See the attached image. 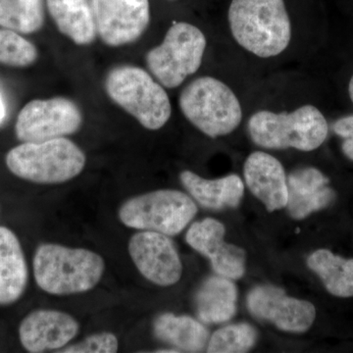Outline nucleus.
<instances>
[{
    "label": "nucleus",
    "mask_w": 353,
    "mask_h": 353,
    "mask_svg": "<svg viewBox=\"0 0 353 353\" xmlns=\"http://www.w3.org/2000/svg\"><path fill=\"white\" fill-rule=\"evenodd\" d=\"M228 20L234 41L255 57H278L290 46L292 23L284 0H232Z\"/></svg>",
    "instance_id": "nucleus-1"
},
{
    "label": "nucleus",
    "mask_w": 353,
    "mask_h": 353,
    "mask_svg": "<svg viewBox=\"0 0 353 353\" xmlns=\"http://www.w3.org/2000/svg\"><path fill=\"white\" fill-rule=\"evenodd\" d=\"M32 268L43 292L69 296L94 289L101 282L105 263L101 255L85 248L44 243L37 248Z\"/></svg>",
    "instance_id": "nucleus-2"
},
{
    "label": "nucleus",
    "mask_w": 353,
    "mask_h": 353,
    "mask_svg": "<svg viewBox=\"0 0 353 353\" xmlns=\"http://www.w3.org/2000/svg\"><path fill=\"white\" fill-rule=\"evenodd\" d=\"M248 131L263 148L313 152L326 141L329 126L321 111L307 104L292 112L257 111L248 120Z\"/></svg>",
    "instance_id": "nucleus-3"
},
{
    "label": "nucleus",
    "mask_w": 353,
    "mask_h": 353,
    "mask_svg": "<svg viewBox=\"0 0 353 353\" xmlns=\"http://www.w3.org/2000/svg\"><path fill=\"white\" fill-rule=\"evenodd\" d=\"M6 162L9 171L18 178L52 185L80 175L85 157L78 145L63 137L41 143H23L7 153Z\"/></svg>",
    "instance_id": "nucleus-4"
},
{
    "label": "nucleus",
    "mask_w": 353,
    "mask_h": 353,
    "mask_svg": "<svg viewBox=\"0 0 353 353\" xmlns=\"http://www.w3.org/2000/svg\"><path fill=\"white\" fill-rule=\"evenodd\" d=\"M179 106L183 116L209 138L231 134L243 120L238 97L229 85L210 76L197 78L183 88Z\"/></svg>",
    "instance_id": "nucleus-5"
},
{
    "label": "nucleus",
    "mask_w": 353,
    "mask_h": 353,
    "mask_svg": "<svg viewBox=\"0 0 353 353\" xmlns=\"http://www.w3.org/2000/svg\"><path fill=\"white\" fill-rule=\"evenodd\" d=\"M105 90L145 129L157 131L170 119L171 102L163 85L139 67L124 65L111 70L106 77Z\"/></svg>",
    "instance_id": "nucleus-6"
},
{
    "label": "nucleus",
    "mask_w": 353,
    "mask_h": 353,
    "mask_svg": "<svg viewBox=\"0 0 353 353\" xmlns=\"http://www.w3.org/2000/svg\"><path fill=\"white\" fill-rule=\"evenodd\" d=\"M194 201L185 192L159 190L132 197L121 205L118 216L125 226L176 236L196 215Z\"/></svg>",
    "instance_id": "nucleus-7"
},
{
    "label": "nucleus",
    "mask_w": 353,
    "mask_h": 353,
    "mask_svg": "<svg viewBox=\"0 0 353 353\" xmlns=\"http://www.w3.org/2000/svg\"><path fill=\"white\" fill-rule=\"evenodd\" d=\"M206 44L205 36L196 26L175 23L162 43L148 51L146 64L163 87L175 88L201 68Z\"/></svg>",
    "instance_id": "nucleus-8"
},
{
    "label": "nucleus",
    "mask_w": 353,
    "mask_h": 353,
    "mask_svg": "<svg viewBox=\"0 0 353 353\" xmlns=\"http://www.w3.org/2000/svg\"><path fill=\"white\" fill-rule=\"evenodd\" d=\"M82 122L80 108L68 99H34L20 111L16 136L22 143H41L74 134Z\"/></svg>",
    "instance_id": "nucleus-9"
},
{
    "label": "nucleus",
    "mask_w": 353,
    "mask_h": 353,
    "mask_svg": "<svg viewBox=\"0 0 353 353\" xmlns=\"http://www.w3.org/2000/svg\"><path fill=\"white\" fill-rule=\"evenodd\" d=\"M97 34L108 46L138 41L150 22L148 0H92Z\"/></svg>",
    "instance_id": "nucleus-10"
},
{
    "label": "nucleus",
    "mask_w": 353,
    "mask_h": 353,
    "mask_svg": "<svg viewBox=\"0 0 353 353\" xmlns=\"http://www.w3.org/2000/svg\"><path fill=\"white\" fill-rule=\"evenodd\" d=\"M246 305L257 319L269 321L288 333H305L315 321L312 303L289 296L274 285H259L250 290Z\"/></svg>",
    "instance_id": "nucleus-11"
},
{
    "label": "nucleus",
    "mask_w": 353,
    "mask_h": 353,
    "mask_svg": "<svg viewBox=\"0 0 353 353\" xmlns=\"http://www.w3.org/2000/svg\"><path fill=\"white\" fill-rule=\"evenodd\" d=\"M129 253L139 273L154 285L170 287L182 277L180 255L166 234L152 231L134 234L129 241Z\"/></svg>",
    "instance_id": "nucleus-12"
},
{
    "label": "nucleus",
    "mask_w": 353,
    "mask_h": 353,
    "mask_svg": "<svg viewBox=\"0 0 353 353\" xmlns=\"http://www.w3.org/2000/svg\"><path fill=\"white\" fill-rule=\"evenodd\" d=\"M226 229L213 218L197 221L190 227L185 241L190 248L208 257L213 270L222 277L239 280L245 273V250L225 241Z\"/></svg>",
    "instance_id": "nucleus-13"
},
{
    "label": "nucleus",
    "mask_w": 353,
    "mask_h": 353,
    "mask_svg": "<svg viewBox=\"0 0 353 353\" xmlns=\"http://www.w3.org/2000/svg\"><path fill=\"white\" fill-rule=\"evenodd\" d=\"M78 332V322L72 316L61 311L39 309L21 322L19 338L27 352L41 353L66 347Z\"/></svg>",
    "instance_id": "nucleus-14"
},
{
    "label": "nucleus",
    "mask_w": 353,
    "mask_h": 353,
    "mask_svg": "<svg viewBox=\"0 0 353 353\" xmlns=\"http://www.w3.org/2000/svg\"><path fill=\"white\" fill-rule=\"evenodd\" d=\"M243 176L248 189L269 212L287 206L288 176L277 158L263 152L252 153L245 160Z\"/></svg>",
    "instance_id": "nucleus-15"
},
{
    "label": "nucleus",
    "mask_w": 353,
    "mask_h": 353,
    "mask_svg": "<svg viewBox=\"0 0 353 353\" xmlns=\"http://www.w3.org/2000/svg\"><path fill=\"white\" fill-rule=\"evenodd\" d=\"M329 183V179L313 167L292 172L288 176L289 199L285 206L290 215L301 220L332 205L336 194Z\"/></svg>",
    "instance_id": "nucleus-16"
},
{
    "label": "nucleus",
    "mask_w": 353,
    "mask_h": 353,
    "mask_svg": "<svg viewBox=\"0 0 353 353\" xmlns=\"http://www.w3.org/2000/svg\"><path fill=\"white\" fill-rule=\"evenodd\" d=\"M28 279L27 261L17 236L0 226V305L16 303L24 294Z\"/></svg>",
    "instance_id": "nucleus-17"
},
{
    "label": "nucleus",
    "mask_w": 353,
    "mask_h": 353,
    "mask_svg": "<svg viewBox=\"0 0 353 353\" xmlns=\"http://www.w3.org/2000/svg\"><path fill=\"white\" fill-rule=\"evenodd\" d=\"M180 180L190 196L203 208L209 209L238 208L245 194L243 180L234 174L208 180L187 170L181 173Z\"/></svg>",
    "instance_id": "nucleus-18"
},
{
    "label": "nucleus",
    "mask_w": 353,
    "mask_h": 353,
    "mask_svg": "<svg viewBox=\"0 0 353 353\" xmlns=\"http://www.w3.org/2000/svg\"><path fill=\"white\" fill-rule=\"evenodd\" d=\"M46 3L61 34L78 46L94 43L97 32L88 0H46Z\"/></svg>",
    "instance_id": "nucleus-19"
},
{
    "label": "nucleus",
    "mask_w": 353,
    "mask_h": 353,
    "mask_svg": "<svg viewBox=\"0 0 353 353\" xmlns=\"http://www.w3.org/2000/svg\"><path fill=\"white\" fill-rule=\"evenodd\" d=\"M238 290L230 279L208 278L196 294L197 315L208 324H221L231 320L236 312Z\"/></svg>",
    "instance_id": "nucleus-20"
},
{
    "label": "nucleus",
    "mask_w": 353,
    "mask_h": 353,
    "mask_svg": "<svg viewBox=\"0 0 353 353\" xmlns=\"http://www.w3.org/2000/svg\"><path fill=\"white\" fill-rule=\"evenodd\" d=\"M153 331L158 340L180 352H199L208 345V330L190 316L163 313L154 320Z\"/></svg>",
    "instance_id": "nucleus-21"
},
{
    "label": "nucleus",
    "mask_w": 353,
    "mask_h": 353,
    "mask_svg": "<svg viewBox=\"0 0 353 353\" xmlns=\"http://www.w3.org/2000/svg\"><path fill=\"white\" fill-rule=\"evenodd\" d=\"M307 266L321 279L332 296L343 299L353 296V259H343L322 248L308 257Z\"/></svg>",
    "instance_id": "nucleus-22"
},
{
    "label": "nucleus",
    "mask_w": 353,
    "mask_h": 353,
    "mask_svg": "<svg viewBox=\"0 0 353 353\" xmlns=\"http://www.w3.org/2000/svg\"><path fill=\"white\" fill-rule=\"evenodd\" d=\"M43 0H0V26L6 29L32 34L43 28Z\"/></svg>",
    "instance_id": "nucleus-23"
},
{
    "label": "nucleus",
    "mask_w": 353,
    "mask_h": 353,
    "mask_svg": "<svg viewBox=\"0 0 353 353\" xmlns=\"http://www.w3.org/2000/svg\"><path fill=\"white\" fill-rule=\"evenodd\" d=\"M257 341L256 330L248 323L223 327L211 336L208 352L239 353L252 350Z\"/></svg>",
    "instance_id": "nucleus-24"
},
{
    "label": "nucleus",
    "mask_w": 353,
    "mask_h": 353,
    "mask_svg": "<svg viewBox=\"0 0 353 353\" xmlns=\"http://www.w3.org/2000/svg\"><path fill=\"white\" fill-rule=\"evenodd\" d=\"M38 59L36 46L13 30L0 29V63L28 67Z\"/></svg>",
    "instance_id": "nucleus-25"
},
{
    "label": "nucleus",
    "mask_w": 353,
    "mask_h": 353,
    "mask_svg": "<svg viewBox=\"0 0 353 353\" xmlns=\"http://www.w3.org/2000/svg\"><path fill=\"white\" fill-rule=\"evenodd\" d=\"M119 343L117 336L112 333H99L88 336L87 339L63 347V353H115L118 352Z\"/></svg>",
    "instance_id": "nucleus-26"
},
{
    "label": "nucleus",
    "mask_w": 353,
    "mask_h": 353,
    "mask_svg": "<svg viewBox=\"0 0 353 353\" xmlns=\"http://www.w3.org/2000/svg\"><path fill=\"white\" fill-rule=\"evenodd\" d=\"M333 131L336 136L343 139L353 137V114L336 120L333 125Z\"/></svg>",
    "instance_id": "nucleus-27"
},
{
    "label": "nucleus",
    "mask_w": 353,
    "mask_h": 353,
    "mask_svg": "<svg viewBox=\"0 0 353 353\" xmlns=\"http://www.w3.org/2000/svg\"><path fill=\"white\" fill-rule=\"evenodd\" d=\"M341 150H343V152L345 153V157L353 161V137L352 138L343 139Z\"/></svg>",
    "instance_id": "nucleus-28"
},
{
    "label": "nucleus",
    "mask_w": 353,
    "mask_h": 353,
    "mask_svg": "<svg viewBox=\"0 0 353 353\" xmlns=\"http://www.w3.org/2000/svg\"><path fill=\"white\" fill-rule=\"evenodd\" d=\"M6 116V108L4 105V102L2 101L1 97H0V123L4 120Z\"/></svg>",
    "instance_id": "nucleus-29"
},
{
    "label": "nucleus",
    "mask_w": 353,
    "mask_h": 353,
    "mask_svg": "<svg viewBox=\"0 0 353 353\" xmlns=\"http://www.w3.org/2000/svg\"><path fill=\"white\" fill-rule=\"evenodd\" d=\"M348 94H350V99H352L353 103V75L350 79V83H348Z\"/></svg>",
    "instance_id": "nucleus-30"
}]
</instances>
